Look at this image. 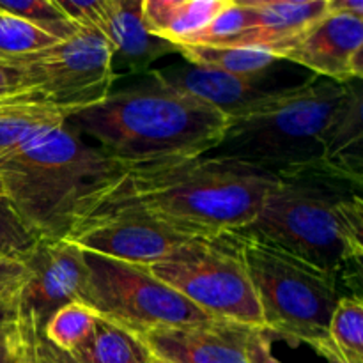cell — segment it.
I'll use <instances>...</instances> for the list:
<instances>
[{
	"label": "cell",
	"mask_w": 363,
	"mask_h": 363,
	"mask_svg": "<svg viewBox=\"0 0 363 363\" xmlns=\"http://www.w3.org/2000/svg\"><path fill=\"white\" fill-rule=\"evenodd\" d=\"M28 280L18 293V315L25 342L41 335L46 321L64 305L80 301L87 282L84 250L69 240L41 238L25 259Z\"/></svg>",
	"instance_id": "30bf717a"
},
{
	"label": "cell",
	"mask_w": 363,
	"mask_h": 363,
	"mask_svg": "<svg viewBox=\"0 0 363 363\" xmlns=\"http://www.w3.org/2000/svg\"><path fill=\"white\" fill-rule=\"evenodd\" d=\"M254 326L213 321L162 328L138 335L155 357L169 363H250L248 342Z\"/></svg>",
	"instance_id": "4fadbf2b"
},
{
	"label": "cell",
	"mask_w": 363,
	"mask_h": 363,
	"mask_svg": "<svg viewBox=\"0 0 363 363\" xmlns=\"http://www.w3.org/2000/svg\"><path fill=\"white\" fill-rule=\"evenodd\" d=\"M99 30L112 48L113 60H119L131 73H144L152 62L179 48L156 38L142 21V0H106Z\"/></svg>",
	"instance_id": "2e32d148"
},
{
	"label": "cell",
	"mask_w": 363,
	"mask_h": 363,
	"mask_svg": "<svg viewBox=\"0 0 363 363\" xmlns=\"http://www.w3.org/2000/svg\"><path fill=\"white\" fill-rule=\"evenodd\" d=\"M18 363H32L30 357H28V346H27V350H25V354L20 358V360H18Z\"/></svg>",
	"instance_id": "e575fe53"
},
{
	"label": "cell",
	"mask_w": 363,
	"mask_h": 363,
	"mask_svg": "<svg viewBox=\"0 0 363 363\" xmlns=\"http://www.w3.org/2000/svg\"><path fill=\"white\" fill-rule=\"evenodd\" d=\"M27 346L32 363H78L69 351L59 350L43 335L27 342Z\"/></svg>",
	"instance_id": "4dcf8cb0"
},
{
	"label": "cell",
	"mask_w": 363,
	"mask_h": 363,
	"mask_svg": "<svg viewBox=\"0 0 363 363\" xmlns=\"http://www.w3.org/2000/svg\"><path fill=\"white\" fill-rule=\"evenodd\" d=\"M149 272L211 318L264 328L238 233L194 238Z\"/></svg>",
	"instance_id": "52a82bcc"
},
{
	"label": "cell",
	"mask_w": 363,
	"mask_h": 363,
	"mask_svg": "<svg viewBox=\"0 0 363 363\" xmlns=\"http://www.w3.org/2000/svg\"><path fill=\"white\" fill-rule=\"evenodd\" d=\"M57 7L64 13V16L74 23L77 27L84 28H98L103 21L105 14L106 0H92V2H84V0H55Z\"/></svg>",
	"instance_id": "83f0119b"
},
{
	"label": "cell",
	"mask_w": 363,
	"mask_h": 363,
	"mask_svg": "<svg viewBox=\"0 0 363 363\" xmlns=\"http://www.w3.org/2000/svg\"><path fill=\"white\" fill-rule=\"evenodd\" d=\"M328 337L354 363H363V303L360 294L342 296L333 311Z\"/></svg>",
	"instance_id": "603a6c76"
},
{
	"label": "cell",
	"mask_w": 363,
	"mask_h": 363,
	"mask_svg": "<svg viewBox=\"0 0 363 363\" xmlns=\"http://www.w3.org/2000/svg\"><path fill=\"white\" fill-rule=\"evenodd\" d=\"M227 0H142V21L156 38L183 46L199 34Z\"/></svg>",
	"instance_id": "e0dca14e"
},
{
	"label": "cell",
	"mask_w": 363,
	"mask_h": 363,
	"mask_svg": "<svg viewBox=\"0 0 363 363\" xmlns=\"http://www.w3.org/2000/svg\"><path fill=\"white\" fill-rule=\"evenodd\" d=\"M0 195H2V186H0Z\"/></svg>",
	"instance_id": "8d00e7d4"
},
{
	"label": "cell",
	"mask_w": 363,
	"mask_h": 363,
	"mask_svg": "<svg viewBox=\"0 0 363 363\" xmlns=\"http://www.w3.org/2000/svg\"><path fill=\"white\" fill-rule=\"evenodd\" d=\"M354 89L353 82L339 84L326 78L280 89L259 108L229 119L222 140L209 155L275 177L326 172L330 140Z\"/></svg>",
	"instance_id": "5b68a950"
},
{
	"label": "cell",
	"mask_w": 363,
	"mask_h": 363,
	"mask_svg": "<svg viewBox=\"0 0 363 363\" xmlns=\"http://www.w3.org/2000/svg\"><path fill=\"white\" fill-rule=\"evenodd\" d=\"M275 181L273 174L215 155L128 163L89 213H137L190 238L241 233Z\"/></svg>",
	"instance_id": "6da1fadb"
},
{
	"label": "cell",
	"mask_w": 363,
	"mask_h": 363,
	"mask_svg": "<svg viewBox=\"0 0 363 363\" xmlns=\"http://www.w3.org/2000/svg\"><path fill=\"white\" fill-rule=\"evenodd\" d=\"M152 80L195 96L229 119L264 105L280 89L262 85L264 78H245L195 66H176L151 73Z\"/></svg>",
	"instance_id": "5bb4252c"
},
{
	"label": "cell",
	"mask_w": 363,
	"mask_h": 363,
	"mask_svg": "<svg viewBox=\"0 0 363 363\" xmlns=\"http://www.w3.org/2000/svg\"><path fill=\"white\" fill-rule=\"evenodd\" d=\"M326 13L363 18L362 0H326Z\"/></svg>",
	"instance_id": "836d02e7"
},
{
	"label": "cell",
	"mask_w": 363,
	"mask_h": 363,
	"mask_svg": "<svg viewBox=\"0 0 363 363\" xmlns=\"http://www.w3.org/2000/svg\"><path fill=\"white\" fill-rule=\"evenodd\" d=\"M78 135L124 163L209 155L222 140L229 117L195 96L152 80L106 96L64 117Z\"/></svg>",
	"instance_id": "3957f363"
},
{
	"label": "cell",
	"mask_w": 363,
	"mask_h": 363,
	"mask_svg": "<svg viewBox=\"0 0 363 363\" xmlns=\"http://www.w3.org/2000/svg\"><path fill=\"white\" fill-rule=\"evenodd\" d=\"M30 98L55 106L64 117L103 101L113 84V55L98 28L80 27L71 38L18 57Z\"/></svg>",
	"instance_id": "9c48e42d"
},
{
	"label": "cell",
	"mask_w": 363,
	"mask_h": 363,
	"mask_svg": "<svg viewBox=\"0 0 363 363\" xmlns=\"http://www.w3.org/2000/svg\"><path fill=\"white\" fill-rule=\"evenodd\" d=\"M41 240L6 195H0V259L25 261Z\"/></svg>",
	"instance_id": "484cf974"
},
{
	"label": "cell",
	"mask_w": 363,
	"mask_h": 363,
	"mask_svg": "<svg viewBox=\"0 0 363 363\" xmlns=\"http://www.w3.org/2000/svg\"><path fill=\"white\" fill-rule=\"evenodd\" d=\"M57 41L59 39L46 34L41 28L0 13V60L30 55Z\"/></svg>",
	"instance_id": "d4e9b609"
},
{
	"label": "cell",
	"mask_w": 363,
	"mask_h": 363,
	"mask_svg": "<svg viewBox=\"0 0 363 363\" xmlns=\"http://www.w3.org/2000/svg\"><path fill=\"white\" fill-rule=\"evenodd\" d=\"M126 169L62 123L0 156V186L39 238L66 240Z\"/></svg>",
	"instance_id": "7a4b0ae2"
},
{
	"label": "cell",
	"mask_w": 363,
	"mask_h": 363,
	"mask_svg": "<svg viewBox=\"0 0 363 363\" xmlns=\"http://www.w3.org/2000/svg\"><path fill=\"white\" fill-rule=\"evenodd\" d=\"M326 172L362 186L363 170V124L362 94L357 85L350 105L344 110L330 140L325 156Z\"/></svg>",
	"instance_id": "d6986e66"
},
{
	"label": "cell",
	"mask_w": 363,
	"mask_h": 363,
	"mask_svg": "<svg viewBox=\"0 0 363 363\" xmlns=\"http://www.w3.org/2000/svg\"><path fill=\"white\" fill-rule=\"evenodd\" d=\"M96 312L80 301L64 305L50 315L41 335L55 347L73 353L89 335L96 325Z\"/></svg>",
	"instance_id": "7402d4cb"
},
{
	"label": "cell",
	"mask_w": 363,
	"mask_h": 363,
	"mask_svg": "<svg viewBox=\"0 0 363 363\" xmlns=\"http://www.w3.org/2000/svg\"><path fill=\"white\" fill-rule=\"evenodd\" d=\"M248 28L234 48L266 50L279 59L294 39L326 14V0H245Z\"/></svg>",
	"instance_id": "9a60e30c"
},
{
	"label": "cell",
	"mask_w": 363,
	"mask_h": 363,
	"mask_svg": "<svg viewBox=\"0 0 363 363\" xmlns=\"http://www.w3.org/2000/svg\"><path fill=\"white\" fill-rule=\"evenodd\" d=\"M84 259L87 282L80 303L135 335L215 319L156 279L149 268L92 252H84Z\"/></svg>",
	"instance_id": "ba28073f"
},
{
	"label": "cell",
	"mask_w": 363,
	"mask_h": 363,
	"mask_svg": "<svg viewBox=\"0 0 363 363\" xmlns=\"http://www.w3.org/2000/svg\"><path fill=\"white\" fill-rule=\"evenodd\" d=\"M27 264L14 259H0V301L14 298L28 280Z\"/></svg>",
	"instance_id": "f546056e"
},
{
	"label": "cell",
	"mask_w": 363,
	"mask_h": 363,
	"mask_svg": "<svg viewBox=\"0 0 363 363\" xmlns=\"http://www.w3.org/2000/svg\"><path fill=\"white\" fill-rule=\"evenodd\" d=\"M238 236L264 330L308 346L328 337L333 311L347 296L342 282L247 230Z\"/></svg>",
	"instance_id": "8992f818"
},
{
	"label": "cell",
	"mask_w": 363,
	"mask_h": 363,
	"mask_svg": "<svg viewBox=\"0 0 363 363\" xmlns=\"http://www.w3.org/2000/svg\"><path fill=\"white\" fill-rule=\"evenodd\" d=\"M80 250L149 268L194 238L130 211H94L66 238Z\"/></svg>",
	"instance_id": "8fae6325"
},
{
	"label": "cell",
	"mask_w": 363,
	"mask_h": 363,
	"mask_svg": "<svg viewBox=\"0 0 363 363\" xmlns=\"http://www.w3.org/2000/svg\"><path fill=\"white\" fill-rule=\"evenodd\" d=\"M311 347L319 354V357L325 358L326 363H354L353 360H350L335 344H333V340L330 339V337L315 340V342L311 344Z\"/></svg>",
	"instance_id": "d6a6232c"
},
{
	"label": "cell",
	"mask_w": 363,
	"mask_h": 363,
	"mask_svg": "<svg viewBox=\"0 0 363 363\" xmlns=\"http://www.w3.org/2000/svg\"><path fill=\"white\" fill-rule=\"evenodd\" d=\"M0 13L27 21L59 41L71 38L80 28L64 16L55 0H0Z\"/></svg>",
	"instance_id": "cb8c5ba5"
},
{
	"label": "cell",
	"mask_w": 363,
	"mask_h": 363,
	"mask_svg": "<svg viewBox=\"0 0 363 363\" xmlns=\"http://www.w3.org/2000/svg\"><path fill=\"white\" fill-rule=\"evenodd\" d=\"M272 333L264 328L254 330L248 342V362L250 363H282L273 357Z\"/></svg>",
	"instance_id": "1f68e13d"
},
{
	"label": "cell",
	"mask_w": 363,
	"mask_h": 363,
	"mask_svg": "<svg viewBox=\"0 0 363 363\" xmlns=\"http://www.w3.org/2000/svg\"><path fill=\"white\" fill-rule=\"evenodd\" d=\"M319 78L351 84L363 74V18L326 13L279 53Z\"/></svg>",
	"instance_id": "7c38bea8"
},
{
	"label": "cell",
	"mask_w": 363,
	"mask_h": 363,
	"mask_svg": "<svg viewBox=\"0 0 363 363\" xmlns=\"http://www.w3.org/2000/svg\"><path fill=\"white\" fill-rule=\"evenodd\" d=\"M30 98L27 74L16 59L0 60V101L11 98Z\"/></svg>",
	"instance_id": "f1b7e54d"
},
{
	"label": "cell",
	"mask_w": 363,
	"mask_h": 363,
	"mask_svg": "<svg viewBox=\"0 0 363 363\" xmlns=\"http://www.w3.org/2000/svg\"><path fill=\"white\" fill-rule=\"evenodd\" d=\"M358 184L328 172L277 177L247 233L347 282L360 279L363 199Z\"/></svg>",
	"instance_id": "277c9868"
},
{
	"label": "cell",
	"mask_w": 363,
	"mask_h": 363,
	"mask_svg": "<svg viewBox=\"0 0 363 363\" xmlns=\"http://www.w3.org/2000/svg\"><path fill=\"white\" fill-rule=\"evenodd\" d=\"M149 363H169V362H165V360H162V358H158V357H155V354L151 353V360H149Z\"/></svg>",
	"instance_id": "d590c367"
},
{
	"label": "cell",
	"mask_w": 363,
	"mask_h": 363,
	"mask_svg": "<svg viewBox=\"0 0 363 363\" xmlns=\"http://www.w3.org/2000/svg\"><path fill=\"white\" fill-rule=\"evenodd\" d=\"M16 296L0 301V363H18L27 350V342L21 333Z\"/></svg>",
	"instance_id": "4316f807"
},
{
	"label": "cell",
	"mask_w": 363,
	"mask_h": 363,
	"mask_svg": "<svg viewBox=\"0 0 363 363\" xmlns=\"http://www.w3.org/2000/svg\"><path fill=\"white\" fill-rule=\"evenodd\" d=\"M78 363H149L151 351L142 339L98 318L91 335L71 353Z\"/></svg>",
	"instance_id": "ffe728a7"
},
{
	"label": "cell",
	"mask_w": 363,
	"mask_h": 363,
	"mask_svg": "<svg viewBox=\"0 0 363 363\" xmlns=\"http://www.w3.org/2000/svg\"><path fill=\"white\" fill-rule=\"evenodd\" d=\"M62 123L64 113L60 110L34 98L4 99L0 101V156Z\"/></svg>",
	"instance_id": "ac0fdd59"
},
{
	"label": "cell",
	"mask_w": 363,
	"mask_h": 363,
	"mask_svg": "<svg viewBox=\"0 0 363 363\" xmlns=\"http://www.w3.org/2000/svg\"><path fill=\"white\" fill-rule=\"evenodd\" d=\"M179 53L190 66L245 78H264V74L280 60L266 50L234 46L184 45L179 46Z\"/></svg>",
	"instance_id": "44dd1931"
}]
</instances>
